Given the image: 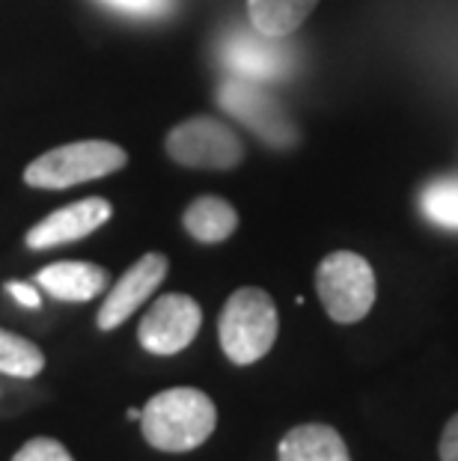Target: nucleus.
<instances>
[{"mask_svg": "<svg viewBox=\"0 0 458 461\" xmlns=\"http://www.w3.org/2000/svg\"><path fill=\"white\" fill-rule=\"evenodd\" d=\"M319 0H247L250 24L259 33L286 39L307 22Z\"/></svg>", "mask_w": 458, "mask_h": 461, "instance_id": "nucleus-14", "label": "nucleus"}, {"mask_svg": "<svg viewBox=\"0 0 458 461\" xmlns=\"http://www.w3.org/2000/svg\"><path fill=\"white\" fill-rule=\"evenodd\" d=\"M420 205L426 218L437 223V227L458 230V176L428 182L420 197Z\"/></svg>", "mask_w": 458, "mask_h": 461, "instance_id": "nucleus-16", "label": "nucleus"}, {"mask_svg": "<svg viewBox=\"0 0 458 461\" xmlns=\"http://www.w3.org/2000/svg\"><path fill=\"white\" fill-rule=\"evenodd\" d=\"M200 325H202L200 303L182 295V292H170V295H161L146 310L138 328V339L149 355L170 357L191 346L193 337L200 333Z\"/></svg>", "mask_w": 458, "mask_h": 461, "instance_id": "nucleus-7", "label": "nucleus"}, {"mask_svg": "<svg viewBox=\"0 0 458 461\" xmlns=\"http://www.w3.org/2000/svg\"><path fill=\"white\" fill-rule=\"evenodd\" d=\"M167 152L173 161L197 170H232L245 158L238 134L214 116H193L176 125L167 134Z\"/></svg>", "mask_w": 458, "mask_h": 461, "instance_id": "nucleus-6", "label": "nucleus"}, {"mask_svg": "<svg viewBox=\"0 0 458 461\" xmlns=\"http://www.w3.org/2000/svg\"><path fill=\"white\" fill-rule=\"evenodd\" d=\"M45 369V355L36 342L0 328V372L13 378H33Z\"/></svg>", "mask_w": 458, "mask_h": 461, "instance_id": "nucleus-15", "label": "nucleus"}, {"mask_svg": "<svg viewBox=\"0 0 458 461\" xmlns=\"http://www.w3.org/2000/svg\"><path fill=\"white\" fill-rule=\"evenodd\" d=\"M277 458L280 461H352L339 431L321 423H307L286 431V438L280 440Z\"/></svg>", "mask_w": 458, "mask_h": 461, "instance_id": "nucleus-12", "label": "nucleus"}, {"mask_svg": "<svg viewBox=\"0 0 458 461\" xmlns=\"http://www.w3.org/2000/svg\"><path fill=\"white\" fill-rule=\"evenodd\" d=\"M107 271L93 262H54L36 274V286L57 301H93L107 289Z\"/></svg>", "mask_w": 458, "mask_h": 461, "instance_id": "nucleus-11", "label": "nucleus"}, {"mask_svg": "<svg viewBox=\"0 0 458 461\" xmlns=\"http://www.w3.org/2000/svg\"><path fill=\"white\" fill-rule=\"evenodd\" d=\"M125 417H129V420H140V411L138 408H129V411H125Z\"/></svg>", "mask_w": 458, "mask_h": 461, "instance_id": "nucleus-21", "label": "nucleus"}, {"mask_svg": "<svg viewBox=\"0 0 458 461\" xmlns=\"http://www.w3.org/2000/svg\"><path fill=\"white\" fill-rule=\"evenodd\" d=\"M184 230L202 244L227 241L238 227V212L220 197H200L184 209Z\"/></svg>", "mask_w": 458, "mask_h": 461, "instance_id": "nucleus-13", "label": "nucleus"}, {"mask_svg": "<svg viewBox=\"0 0 458 461\" xmlns=\"http://www.w3.org/2000/svg\"><path fill=\"white\" fill-rule=\"evenodd\" d=\"M167 268H170V262L164 253H146L143 259L134 262L131 268L116 280V286L107 292V298L99 310V328L116 330L131 312H138L140 303L164 283Z\"/></svg>", "mask_w": 458, "mask_h": 461, "instance_id": "nucleus-9", "label": "nucleus"}, {"mask_svg": "<svg viewBox=\"0 0 458 461\" xmlns=\"http://www.w3.org/2000/svg\"><path fill=\"white\" fill-rule=\"evenodd\" d=\"M99 4L134 18H161L173 9V0H99Z\"/></svg>", "mask_w": 458, "mask_h": 461, "instance_id": "nucleus-18", "label": "nucleus"}, {"mask_svg": "<svg viewBox=\"0 0 458 461\" xmlns=\"http://www.w3.org/2000/svg\"><path fill=\"white\" fill-rule=\"evenodd\" d=\"M6 292H9V295H13L18 303H24L27 310H39V307H42V295H39V289L31 286V283L9 280V283H6Z\"/></svg>", "mask_w": 458, "mask_h": 461, "instance_id": "nucleus-19", "label": "nucleus"}, {"mask_svg": "<svg viewBox=\"0 0 458 461\" xmlns=\"http://www.w3.org/2000/svg\"><path fill=\"white\" fill-rule=\"evenodd\" d=\"M280 330L277 307L265 289H236L220 312V348L232 363L250 366L271 351Z\"/></svg>", "mask_w": 458, "mask_h": 461, "instance_id": "nucleus-2", "label": "nucleus"}, {"mask_svg": "<svg viewBox=\"0 0 458 461\" xmlns=\"http://www.w3.org/2000/svg\"><path fill=\"white\" fill-rule=\"evenodd\" d=\"M316 292L330 319L339 325H355L375 303V271L360 253L337 250L321 259Z\"/></svg>", "mask_w": 458, "mask_h": 461, "instance_id": "nucleus-4", "label": "nucleus"}, {"mask_svg": "<svg viewBox=\"0 0 458 461\" xmlns=\"http://www.w3.org/2000/svg\"><path fill=\"white\" fill-rule=\"evenodd\" d=\"M218 102L223 111L236 116L238 122H245L253 134H259L274 149H289V146L298 143V129L292 125L289 113L283 111V104L274 95L262 90L259 81L229 75L220 84Z\"/></svg>", "mask_w": 458, "mask_h": 461, "instance_id": "nucleus-5", "label": "nucleus"}, {"mask_svg": "<svg viewBox=\"0 0 458 461\" xmlns=\"http://www.w3.org/2000/svg\"><path fill=\"white\" fill-rule=\"evenodd\" d=\"M441 461H458V414L446 423L441 435Z\"/></svg>", "mask_w": 458, "mask_h": 461, "instance_id": "nucleus-20", "label": "nucleus"}, {"mask_svg": "<svg viewBox=\"0 0 458 461\" xmlns=\"http://www.w3.org/2000/svg\"><path fill=\"white\" fill-rule=\"evenodd\" d=\"M13 461H75V458L69 456V449H66L60 440L33 438L18 449V453L13 456Z\"/></svg>", "mask_w": 458, "mask_h": 461, "instance_id": "nucleus-17", "label": "nucleus"}, {"mask_svg": "<svg viewBox=\"0 0 458 461\" xmlns=\"http://www.w3.org/2000/svg\"><path fill=\"white\" fill-rule=\"evenodd\" d=\"M111 214H113L111 203L102 197H86L72 205H63V209L51 212L27 232V248L45 250V248H60V244L69 241H81L99 227H104L111 221Z\"/></svg>", "mask_w": 458, "mask_h": 461, "instance_id": "nucleus-10", "label": "nucleus"}, {"mask_svg": "<svg viewBox=\"0 0 458 461\" xmlns=\"http://www.w3.org/2000/svg\"><path fill=\"white\" fill-rule=\"evenodd\" d=\"M220 60L236 77L247 81H277L286 77L295 66V51L283 39L259 33L256 27L250 31H232L220 45Z\"/></svg>", "mask_w": 458, "mask_h": 461, "instance_id": "nucleus-8", "label": "nucleus"}, {"mask_svg": "<svg viewBox=\"0 0 458 461\" xmlns=\"http://www.w3.org/2000/svg\"><path fill=\"white\" fill-rule=\"evenodd\" d=\"M218 426V408L197 387H170L140 411L146 444L161 453H188L206 444Z\"/></svg>", "mask_w": 458, "mask_h": 461, "instance_id": "nucleus-1", "label": "nucleus"}, {"mask_svg": "<svg viewBox=\"0 0 458 461\" xmlns=\"http://www.w3.org/2000/svg\"><path fill=\"white\" fill-rule=\"evenodd\" d=\"M129 155H125L116 143L107 140H77L57 146V149L45 152L24 170V182L31 188H48L63 191L72 185L102 179L116 170H122Z\"/></svg>", "mask_w": 458, "mask_h": 461, "instance_id": "nucleus-3", "label": "nucleus"}]
</instances>
